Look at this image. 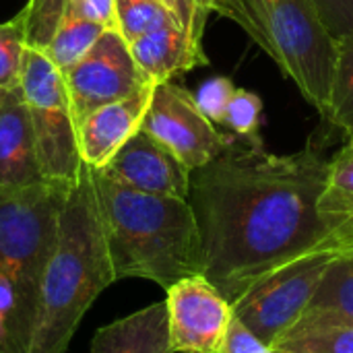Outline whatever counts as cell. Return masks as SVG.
<instances>
[{
    "label": "cell",
    "mask_w": 353,
    "mask_h": 353,
    "mask_svg": "<svg viewBox=\"0 0 353 353\" xmlns=\"http://www.w3.org/2000/svg\"><path fill=\"white\" fill-rule=\"evenodd\" d=\"M329 161L308 145L290 155L234 141L190 172L188 203L201 240V275L234 304L277 269L353 246L319 213Z\"/></svg>",
    "instance_id": "6da1fadb"
},
{
    "label": "cell",
    "mask_w": 353,
    "mask_h": 353,
    "mask_svg": "<svg viewBox=\"0 0 353 353\" xmlns=\"http://www.w3.org/2000/svg\"><path fill=\"white\" fill-rule=\"evenodd\" d=\"M114 283L93 170L83 163L58 217L43 267L29 353H66L95 298Z\"/></svg>",
    "instance_id": "7a4b0ae2"
},
{
    "label": "cell",
    "mask_w": 353,
    "mask_h": 353,
    "mask_svg": "<svg viewBox=\"0 0 353 353\" xmlns=\"http://www.w3.org/2000/svg\"><path fill=\"white\" fill-rule=\"evenodd\" d=\"M114 281L147 279L168 290L201 273L199 228L188 199L126 188L93 170Z\"/></svg>",
    "instance_id": "3957f363"
},
{
    "label": "cell",
    "mask_w": 353,
    "mask_h": 353,
    "mask_svg": "<svg viewBox=\"0 0 353 353\" xmlns=\"http://www.w3.org/2000/svg\"><path fill=\"white\" fill-rule=\"evenodd\" d=\"M68 188L50 182L0 188V271L14 285V306L0 333V353H29L39 281Z\"/></svg>",
    "instance_id": "277c9868"
},
{
    "label": "cell",
    "mask_w": 353,
    "mask_h": 353,
    "mask_svg": "<svg viewBox=\"0 0 353 353\" xmlns=\"http://www.w3.org/2000/svg\"><path fill=\"white\" fill-rule=\"evenodd\" d=\"M263 50L327 120L337 66V39L312 0H250Z\"/></svg>",
    "instance_id": "5b68a950"
},
{
    "label": "cell",
    "mask_w": 353,
    "mask_h": 353,
    "mask_svg": "<svg viewBox=\"0 0 353 353\" xmlns=\"http://www.w3.org/2000/svg\"><path fill=\"white\" fill-rule=\"evenodd\" d=\"M21 89L46 182L72 186L83 168V159L62 72L43 52L27 48Z\"/></svg>",
    "instance_id": "8992f818"
},
{
    "label": "cell",
    "mask_w": 353,
    "mask_h": 353,
    "mask_svg": "<svg viewBox=\"0 0 353 353\" xmlns=\"http://www.w3.org/2000/svg\"><path fill=\"white\" fill-rule=\"evenodd\" d=\"M343 250L345 248L314 252L267 275L232 304L234 319L265 345L277 347L298 325L314 300L329 267Z\"/></svg>",
    "instance_id": "52a82bcc"
},
{
    "label": "cell",
    "mask_w": 353,
    "mask_h": 353,
    "mask_svg": "<svg viewBox=\"0 0 353 353\" xmlns=\"http://www.w3.org/2000/svg\"><path fill=\"white\" fill-rule=\"evenodd\" d=\"M62 77L77 130L95 110L155 85L141 70L118 29H105L95 46Z\"/></svg>",
    "instance_id": "ba28073f"
},
{
    "label": "cell",
    "mask_w": 353,
    "mask_h": 353,
    "mask_svg": "<svg viewBox=\"0 0 353 353\" xmlns=\"http://www.w3.org/2000/svg\"><path fill=\"white\" fill-rule=\"evenodd\" d=\"M141 128L165 145L190 172L207 165L234 141L232 132H219L201 112L186 87L172 81L153 87Z\"/></svg>",
    "instance_id": "9c48e42d"
},
{
    "label": "cell",
    "mask_w": 353,
    "mask_h": 353,
    "mask_svg": "<svg viewBox=\"0 0 353 353\" xmlns=\"http://www.w3.org/2000/svg\"><path fill=\"white\" fill-rule=\"evenodd\" d=\"M172 353H223L234 321L232 304L201 273L165 290Z\"/></svg>",
    "instance_id": "30bf717a"
},
{
    "label": "cell",
    "mask_w": 353,
    "mask_h": 353,
    "mask_svg": "<svg viewBox=\"0 0 353 353\" xmlns=\"http://www.w3.org/2000/svg\"><path fill=\"white\" fill-rule=\"evenodd\" d=\"M97 172L147 194L188 199L190 190V170L145 128L137 130L108 165Z\"/></svg>",
    "instance_id": "8fae6325"
},
{
    "label": "cell",
    "mask_w": 353,
    "mask_h": 353,
    "mask_svg": "<svg viewBox=\"0 0 353 353\" xmlns=\"http://www.w3.org/2000/svg\"><path fill=\"white\" fill-rule=\"evenodd\" d=\"M155 85H147L141 91L120 101L108 103L89 114L79 126V151L85 165L101 170L122 149V145L143 126L147 108L151 103Z\"/></svg>",
    "instance_id": "7c38bea8"
},
{
    "label": "cell",
    "mask_w": 353,
    "mask_h": 353,
    "mask_svg": "<svg viewBox=\"0 0 353 353\" xmlns=\"http://www.w3.org/2000/svg\"><path fill=\"white\" fill-rule=\"evenodd\" d=\"M46 184L21 85L0 89V188Z\"/></svg>",
    "instance_id": "4fadbf2b"
},
{
    "label": "cell",
    "mask_w": 353,
    "mask_h": 353,
    "mask_svg": "<svg viewBox=\"0 0 353 353\" xmlns=\"http://www.w3.org/2000/svg\"><path fill=\"white\" fill-rule=\"evenodd\" d=\"M141 70L157 85L172 77L209 64L205 50L196 48L180 21L163 23L128 43Z\"/></svg>",
    "instance_id": "5bb4252c"
},
{
    "label": "cell",
    "mask_w": 353,
    "mask_h": 353,
    "mask_svg": "<svg viewBox=\"0 0 353 353\" xmlns=\"http://www.w3.org/2000/svg\"><path fill=\"white\" fill-rule=\"evenodd\" d=\"M91 353H172L165 302H155L97 329Z\"/></svg>",
    "instance_id": "9a60e30c"
},
{
    "label": "cell",
    "mask_w": 353,
    "mask_h": 353,
    "mask_svg": "<svg viewBox=\"0 0 353 353\" xmlns=\"http://www.w3.org/2000/svg\"><path fill=\"white\" fill-rule=\"evenodd\" d=\"M319 213L335 232L353 242V147L350 143L327 165Z\"/></svg>",
    "instance_id": "2e32d148"
},
{
    "label": "cell",
    "mask_w": 353,
    "mask_h": 353,
    "mask_svg": "<svg viewBox=\"0 0 353 353\" xmlns=\"http://www.w3.org/2000/svg\"><path fill=\"white\" fill-rule=\"evenodd\" d=\"M308 319H341L353 323V246L345 248L329 267L300 321Z\"/></svg>",
    "instance_id": "e0dca14e"
},
{
    "label": "cell",
    "mask_w": 353,
    "mask_h": 353,
    "mask_svg": "<svg viewBox=\"0 0 353 353\" xmlns=\"http://www.w3.org/2000/svg\"><path fill=\"white\" fill-rule=\"evenodd\" d=\"M275 350L281 353H353V323L341 319L300 321Z\"/></svg>",
    "instance_id": "ac0fdd59"
},
{
    "label": "cell",
    "mask_w": 353,
    "mask_h": 353,
    "mask_svg": "<svg viewBox=\"0 0 353 353\" xmlns=\"http://www.w3.org/2000/svg\"><path fill=\"white\" fill-rule=\"evenodd\" d=\"M103 31H105V27L85 21L66 10L64 19L60 21V25L46 50V56L64 74L95 46V41L101 37Z\"/></svg>",
    "instance_id": "d6986e66"
},
{
    "label": "cell",
    "mask_w": 353,
    "mask_h": 353,
    "mask_svg": "<svg viewBox=\"0 0 353 353\" xmlns=\"http://www.w3.org/2000/svg\"><path fill=\"white\" fill-rule=\"evenodd\" d=\"M327 120L350 137L353 134V35L337 39V66Z\"/></svg>",
    "instance_id": "ffe728a7"
},
{
    "label": "cell",
    "mask_w": 353,
    "mask_h": 353,
    "mask_svg": "<svg viewBox=\"0 0 353 353\" xmlns=\"http://www.w3.org/2000/svg\"><path fill=\"white\" fill-rule=\"evenodd\" d=\"M116 21L120 35L130 43L151 29L180 19L176 10L159 0H116Z\"/></svg>",
    "instance_id": "44dd1931"
},
{
    "label": "cell",
    "mask_w": 353,
    "mask_h": 353,
    "mask_svg": "<svg viewBox=\"0 0 353 353\" xmlns=\"http://www.w3.org/2000/svg\"><path fill=\"white\" fill-rule=\"evenodd\" d=\"M21 10L25 14L27 48L46 54L60 21L68 10V0H29Z\"/></svg>",
    "instance_id": "7402d4cb"
},
{
    "label": "cell",
    "mask_w": 353,
    "mask_h": 353,
    "mask_svg": "<svg viewBox=\"0 0 353 353\" xmlns=\"http://www.w3.org/2000/svg\"><path fill=\"white\" fill-rule=\"evenodd\" d=\"M25 52V14L19 10L12 19L0 23V89H12L21 85Z\"/></svg>",
    "instance_id": "603a6c76"
},
{
    "label": "cell",
    "mask_w": 353,
    "mask_h": 353,
    "mask_svg": "<svg viewBox=\"0 0 353 353\" xmlns=\"http://www.w3.org/2000/svg\"><path fill=\"white\" fill-rule=\"evenodd\" d=\"M261 116H263V99L248 91V89H236L223 116V126L242 141H261L259 128H261Z\"/></svg>",
    "instance_id": "cb8c5ba5"
},
{
    "label": "cell",
    "mask_w": 353,
    "mask_h": 353,
    "mask_svg": "<svg viewBox=\"0 0 353 353\" xmlns=\"http://www.w3.org/2000/svg\"><path fill=\"white\" fill-rule=\"evenodd\" d=\"M234 91H236V87H234L232 79H228V77H211L201 85L194 99H196L201 112L213 124H221L223 116H225V108H228Z\"/></svg>",
    "instance_id": "d4e9b609"
},
{
    "label": "cell",
    "mask_w": 353,
    "mask_h": 353,
    "mask_svg": "<svg viewBox=\"0 0 353 353\" xmlns=\"http://www.w3.org/2000/svg\"><path fill=\"white\" fill-rule=\"evenodd\" d=\"M312 4L335 39L353 35V0H312Z\"/></svg>",
    "instance_id": "484cf974"
},
{
    "label": "cell",
    "mask_w": 353,
    "mask_h": 353,
    "mask_svg": "<svg viewBox=\"0 0 353 353\" xmlns=\"http://www.w3.org/2000/svg\"><path fill=\"white\" fill-rule=\"evenodd\" d=\"M209 6H211V12H219L221 17L240 25L250 35V39L256 41L263 50V35L254 23L250 0H209Z\"/></svg>",
    "instance_id": "4316f807"
},
{
    "label": "cell",
    "mask_w": 353,
    "mask_h": 353,
    "mask_svg": "<svg viewBox=\"0 0 353 353\" xmlns=\"http://www.w3.org/2000/svg\"><path fill=\"white\" fill-rule=\"evenodd\" d=\"M176 8L188 39L203 50V33H205L207 17L211 12L209 0H176Z\"/></svg>",
    "instance_id": "83f0119b"
},
{
    "label": "cell",
    "mask_w": 353,
    "mask_h": 353,
    "mask_svg": "<svg viewBox=\"0 0 353 353\" xmlns=\"http://www.w3.org/2000/svg\"><path fill=\"white\" fill-rule=\"evenodd\" d=\"M68 12L105 29H118L116 0H68Z\"/></svg>",
    "instance_id": "f1b7e54d"
},
{
    "label": "cell",
    "mask_w": 353,
    "mask_h": 353,
    "mask_svg": "<svg viewBox=\"0 0 353 353\" xmlns=\"http://www.w3.org/2000/svg\"><path fill=\"white\" fill-rule=\"evenodd\" d=\"M223 353H281L275 347L265 345L252 331H248L240 321H232L225 343H223Z\"/></svg>",
    "instance_id": "f546056e"
},
{
    "label": "cell",
    "mask_w": 353,
    "mask_h": 353,
    "mask_svg": "<svg viewBox=\"0 0 353 353\" xmlns=\"http://www.w3.org/2000/svg\"><path fill=\"white\" fill-rule=\"evenodd\" d=\"M159 2H163V4H168L172 10H176V14H178V8H176V0H159ZM180 19V17H178Z\"/></svg>",
    "instance_id": "4dcf8cb0"
},
{
    "label": "cell",
    "mask_w": 353,
    "mask_h": 353,
    "mask_svg": "<svg viewBox=\"0 0 353 353\" xmlns=\"http://www.w3.org/2000/svg\"><path fill=\"white\" fill-rule=\"evenodd\" d=\"M350 145H352V147H353V134H352V141H350Z\"/></svg>",
    "instance_id": "1f68e13d"
}]
</instances>
